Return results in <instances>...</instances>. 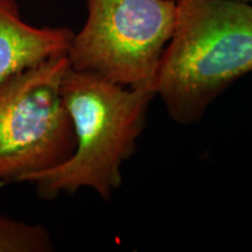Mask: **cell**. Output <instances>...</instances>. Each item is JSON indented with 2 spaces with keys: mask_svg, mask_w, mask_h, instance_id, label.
I'll return each mask as SVG.
<instances>
[{
  "mask_svg": "<svg viewBox=\"0 0 252 252\" xmlns=\"http://www.w3.org/2000/svg\"><path fill=\"white\" fill-rule=\"evenodd\" d=\"M61 94L74 125V153L61 165L28 174L19 184L33 185L47 201L81 188L93 189L110 201L121 187V167L135 152L157 94L71 67L62 78Z\"/></svg>",
  "mask_w": 252,
  "mask_h": 252,
  "instance_id": "1",
  "label": "cell"
},
{
  "mask_svg": "<svg viewBox=\"0 0 252 252\" xmlns=\"http://www.w3.org/2000/svg\"><path fill=\"white\" fill-rule=\"evenodd\" d=\"M174 33L157 80L173 121H200L223 91L252 71V5L242 0H176Z\"/></svg>",
  "mask_w": 252,
  "mask_h": 252,
  "instance_id": "2",
  "label": "cell"
},
{
  "mask_svg": "<svg viewBox=\"0 0 252 252\" xmlns=\"http://www.w3.org/2000/svg\"><path fill=\"white\" fill-rule=\"evenodd\" d=\"M86 24L68 52L70 67L135 90L154 91L174 33L176 0H86Z\"/></svg>",
  "mask_w": 252,
  "mask_h": 252,
  "instance_id": "3",
  "label": "cell"
},
{
  "mask_svg": "<svg viewBox=\"0 0 252 252\" xmlns=\"http://www.w3.org/2000/svg\"><path fill=\"white\" fill-rule=\"evenodd\" d=\"M69 67L68 56H60L0 84V184L54 168L74 153V125L61 94Z\"/></svg>",
  "mask_w": 252,
  "mask_h": 252,
  "instance_id": "4",
  "label": "cell"
},
{
  "mask_svg": "<svg viewBox=\"0 0 252 252\" xmlns=\"http://www.w3.org/2000/svg\"><path fill=\"white\" fill-rule=\"evenodd\" d=\"M75 32L35 27L23 20L15 0H0V84L48 60L68 55Z\"/></svg>",
  "mask_w": 252,
  "mask_h": 252,
  "instance_id": "5",
  "label": "cell"
},
{
  "mask_svg": "<svg viewBox=\"0 0 252 252\" xmlns=\"http://www.w3.org/2000/svg\"><path fill=\"white\" fill-rule=\"evenodd\" d=\"M54 250L49 231L0 215V252H49Z\"/></svg>",
  "mask_w": 252,
  "mask_h": 252,
  "instance_id": "6",
  "label": "cell"
},
{
  "mask_svg": "<svg viewBox=\"0 0 252 252\" xmlns=\"http://www.w3.org/2000/svg\"><path fill=\"white\" fill-rule=\"evenodd\" d=\"M242 1H247V2H250V1H252V0H242Z\"/></svg>",
  "mask_w": 252,
  "mask_h": 252,
  "instance_id": "7",
  "label": "cell"
}]
</instances>
